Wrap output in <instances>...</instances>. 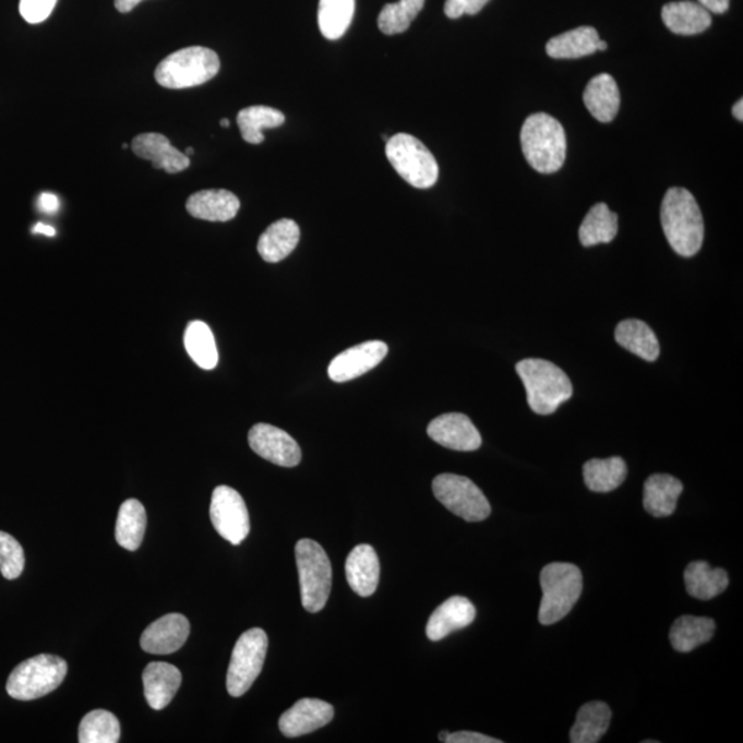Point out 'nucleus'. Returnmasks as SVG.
<instances>
[{
    "label": "nucleus",
    "instance_id": "37",
    "mask_svg": "<svg viewBox=\"0 0 743 743\" xmlns=\"http://www.w3.org/2000/svg\"><path fill=\"white\" fill-rule=\"evenodd\" d=\"M120 738L118 718L108 710H93L84 716L79 727L81 743H116Z\"/></svg>",
    "mask_w": 743,
    "mask_h": 743
},
{
    "label": "nucleus",
    "instance_id": "33",
    "mask_svg": "<svg viewBox=\"0 0 743 743\" xmlns=\"http://www.w3.org/2000/svg\"><path fill=\"white\" fill-rule=\"evenodd\" d=\"M619 233V216L610 211L604 203L595 204L582 226H579V241L584 247L608 244Z\"/></svg>",
    "mask_w": 743,
    "mask_h": 743
},
{
    "label": "nucleus",
    "instance_id": "36",
    "mask_svg": "<svg viewBox=\"0 0 743 743\" xmlns=\"http://www.w3.org/2000/svg\"><path fill=\"white\" fill-rule=\"evenodd\" d=\"M356 12V0H320L319 25L329 40L340 39L349 29Z\"/></svg>",
    "mask_w": 743,
    "mask_h": 743
},
{
    "label": "nucleus",
    "instance_id": "49",
    "mask_svg": "<svg viewBox=\"0 0 743 743\" xmlns=\"http://www.w3.org/2000/svg\"><path fill=\"white\" fill-rule=\"evenodd\" d=\"M447 738H450V732L442 731L441 734H440V741L441 742H447Z\"/></svg>",
    "mask_w": 743,
    "mask_h": 743
},
{
    "label": "nucleus",
    "instance_id": "10",
    "mask_svg": "<svg viewBox=\"0 0 743 743\" xmlns=\"http://www.w3.org/2000/svg\"><path fill=\"white\" fill-rule=\"evenodd\" d=\"M432 492L451 513L467 522H481L490 515V504L482 490L466 477L441 474L432 482Z\"/></svg>",
    "mask_w": 743,
    "mask_h": 743
},
{
    "label": "nucleus",
    "instance_id": "52",
    "mask_svg": "<svg viewBox=\"0 0 743 743\" xmlns=\"http://www.w3.org/2000/svg\"><path fill=\"white\" fill-rule=\"evenodd\" d=\"M121 147H123V149H128L129 145H128V144H123V145H121Z\"/></svg>",
    "mask_w": 743,
    "mask_h": 743
},
{
    "label": "nucleus",
    "instance_id": "12",
    "mask_svg": "<svg viewBox=\"0 0 743 743\" xmlns=\"http://www.w3.org/2000/svg\"><path fill=\"white\" fill-rule=\"evenodd\" d=\"M248 442L257 456L276 466L297 467L302 460V451L298 442L278 427L255 424L248 434Z\"/></svg>",
    "mask_w": 743,
    "mask_h": 743
},
{
    "label": "nucleus",
    "instance_id": "8",
    "mask_svg": "<svg viewBox=\"0 0 743 743\" xmlns=\"http://www.w3.org/2000/svg\"><path fill=\"white\" fill-rule=\"evenodd\" d=\"M386 156L394 170L414 188L434 187L440 167L423 142L409 134H397L386 142Z\"/></svg>",
    "mask_w": 743,
    "mask_h": 743
},
{
    "label": "nucleus",
    "instance_id": "46",
    "mask_svg": "<svg viewBox=\"0 0 743 743\" xmlns=\"http://www.w3.org/2000/svg\"><path fill=\"white\" fill-rule=\"evenodd\" d=\"M33 233L45 235L47 237H55L56 236V229L52 228V226H50V225L38 224V225H35V228L33 229Z\"/></svg>",
    "mask_w": 743,
    "mask_h": 743
},
{
    "label": "nucleus",
    "instance_id": "9",
    "mask_svg": "<svg viewBox=\"0 0 743 743\" xmlns=\"http://www.w3.org/2000/svg\"><path fill=\"white\" fill-rule=\"evenodd\" d=\"M268 639L266 632L252 628L237 640L226 678L231 697H242L260 676L265 663Z\"/></svg>",
    "mask_w": 743,
    "mask_h": 743
},
{
    "label": "nucleus",
    "instance_id": "45",
    "mask_svg": "<svg viewBox=\"0 0 743 743\" xmlns=\"http://www.w3.org/2000/svg\"><path fill=\"white\" fill-rule=\"evenodd\" d=\"M144 0H115V7L120 13H130L131 10H134Z\"/></svg>",
    "mask_w": 743,
    "mask_h": 743
},
{
    "label": "nucleus",
    "instance_id": "51",
    "mask_svg": "<svg viewBox=\"0 0 743 743\" xmlns=\"http://www.w3.org/2000/svg\"><path fill=\"white\" fill-rule=\"evenodd\" d=\"M193 153H194L193 147H188L187 152H184V155H187L189 157V156H192Z\"/></svg>",
    "mask_w": 743,
    "mask_h": 743
},
{
    "label": "nucleus",
    "instance_id": "43",
    "mask_svg": "<svg viewBox=\"0 0 743 743\" xmlns=\"http://www.w3.org/2000/svg\"><path fill=\"white\" fill-rule=\"evenodd\" d=\"M41 213L56 214L60 209V199L52 193H41L38 202Z\"/></svg>",
    "mask_w": 743,
    "mask_h": 743
},
{
    "label": "nucleus",
    "instance_id": "18",
    "mask_svg": "<svg viewBox=\"0 0 743 743\" xmlns=\"http://www.w3.org/2000/svg\"><path fill=\"white\" fill-rule=\"evenodd\" d=\"M131 147L136 156L149 160L157 170L178 173L191 166L189 157L172 146L167 136L161 134L147 133L135 136Z\"/></svg>",
    "mask_w": 743,
    "mask_h": 743
},
{
    "label": "nucleus",
    "instance_id": "23",
    "mask_svg": "<svg viewBox=\"0 0 743 743\" xmlns=\"http://www.w3.org/2000/svg\"><path fill=\"white\" fill-rule=\"evenodd\" d=\"M585 107L595 119L602 123H610L620 110V89L614 77L609 73L591 79L584 92Z\"/></svg>",
    "mask_w": 743,
    "mask_h": 743
},
{
    "label": "nucleus",
    "instance_id": "16",
    "mask_svg": "<svg viewBox=\"0 0 743 743\" xmlns=\"http://www.w3.org/2000/svg\"><path fill=\"white\" fill-rule=\"evenodd\" d=\"M191 624L182 614H167L147 626L141 636L142 650L149 655H171L184 645Z\"/></svg>",
    "mask_w": 743,
    "mask_h": 743
},
{
    "label": "nucleus",
    "instance_id": "14",
    "mask_svg": "<svg viewBox=\"0 0 743 743\" xmlns=\"http://www.w3.org/2000/svg\"><path fill=\"white\" fill-rule=\"evenodd\" d=\"M427 434L436 444L457 452H474L482 445V436L468 416L446 414L431 421Z\"/></svg>",
    "mask_w": 743,
    "mask_h": 743
},
{
    "label": "nucleus",
    "instance_id": "24",
    "mask_svg": "<svg viewBox=\"0 0 743 743\" xmlns=\"http://www.w3.org/2000/svg\"><path fill=\"white\" fill-rule=\"evenodd\" d=\"M300 229L292 219H280L272 224L257 241V252L263 261L277 263L286 260L298 247Z\"/></svg>",
    "mask_w": 743,
    "mask_h": 743
},
{
    "label": "nucleus",
    "instance_id": "28",
    "mask_svg": "<svg viewBox=\"0 0 743 743\" xmlns=\"http://www.w3.org/2000/svg\"><path fill=\"white\" fill-rule=\"evenodd\" d=\"M615 340L643 360L652 362L660 356V344L655 332L640 320L621 321L615 328Z\"/></svg>",
    "mask_w": 743,
    "mask_h": 743
},
{
    "label": "nucleus",
    "instance_id": "15",
    "mask_svg": "<svg viewBox=\"0 0 743 743\" xmlns=\"http://www.w3.org/2000/svg\"><path fill=\"white\" fill-rule=\"evenodd\" d=\"M334 716V706L325 700L304 698L284 711L278 726L287 738H298L323 729Z\"/></svg>",
    "mask_w": 743,
    "mask_h": 743
},
{
    "label": "nucleus",
    "instance_id": "47",
    "mask_svg": "<svg viewBox=\"0 0 743 743\" xmlns=\"http://www.w3.org/2000/svg\"><path fill=\"white\" fill-rule=\"evenodd\" d=\"M732 115H734V118L736 120H740V121L743 120V101H742V99H740V101H738L734 105V108H732Z\"/></svg>",
    "mask_w": 743,
    "mask_h": 743
},
{
    "label": "nucleus",
    "instance_id": "35",
    "mask_svg": "<svg viewBox=\"0 0 743 743\" xmlns=\"http://www.w3.org/2000/svg\"><path fill=\"white\" fill-rule=\"evenodd\" d=\"M183 344L189 357L197 367L211 371L218 365L219 355L213 331L203 321H192L188 324Z\"/></svg>",
    "mask_w": 743,
    "mask_h": 743
},
{
    "label": "nucleus",
    "instance_id": "6",
    "mask_svg": "<svg viewBox=\"0 0 743 743\" xmlns=\"http://www.w3.org/2000/svg\"><path fill=\"white\" fill-rule=\"evenodd\" d=\"M300 584V598L305 611L319 613L328 602L332 587V567L324 548L310 539L295 547Z\"/></svg>",
    "mask_w": 743,
    "mask_h": 743
},
{
    "label": "nucleus",
    "instance_id": "3",
    "mask_svg": "<svg viewBox=\"0 0 743 743\" xmlns=\"http://www.w3.org/2000/svg\"><path fill=\"white\" fill-rule=\"evenodd\" d=\"M516 372L524 382L529 407L537 415H551L572 398L571 379L555 363L528 358L516 363Z\"/></svg>",
    "mask_w": 743,
    "mask_h": 743
},
{
    "label": "nucleus",
    "instance_id": "4",
    "mask_svg": "<svg viewBox=\"0 0 743 743\" xmlns=\"http://www.w3.org/2000/svg\"><path fill=\"white\" fill-rule=\"evenodd\" d=\"M542 599L539 621L542 625L556 624L571 613L583 592V574L572 563L555 562L540 574Z\"/></svg>",
    "mask_w": 743,
    "mask_h": 743
},
{
    "label": "nucleus",
    "instance_id": "29",
    "mask_svg": "<svg viewBox=\"0 0 743 743\" xmlns=\"http://www.w3.org/2000/svg\"><path fill=\"white\" fill-rule=\"evenodd\" d=\"M716 631L715 621L708 616L682 615L674 621L669 640L674 650L690 652L708 643Z\"/></svg>",
    "mask_w": 743,
    "mask_h": 743
},
{
    "label": "nucleus",
    "instance_id": "27",
    "mask_svg": "<svg viewBox=\"0 0 743 743\" xmlns=\"http://www.w3.org/2000/svg\"><path fill=\"white\" fill-rule=\"evenodd\" d=\"M599 40L598 31L592 26H579L548 41L547 55L555 60H576L598 51Z\"/></svg>",
    "mask_w": 743,
    "mask_h": 743
},
{
    "label": "nucleus",
    "instance_id": "5",
    "mask_svg": "<svg viewBox=\"0 0 743 743\" xmlns=\"http://www.w3.org/2000/svg\"><path fill=\"white\" fill-rule=\"evenodd\" d=\"M218 55L207 47H187L172 52L156 68L155 77L160 86L171 89L202 86L218 75Z\"/></svg>",
    "mask_w": 743,
    "mask_h": 743
},
{
    "label": "nucleus",
    "instance_id": "30",
    "mask_svg": "<svg viewBox=\"0 0 743 743\" xmlns=\"http://www.w3.org/2000/svg\"><path fill=\"white\" fill-rule=\"evenodd\" d=\"M584 482L595 493L613 492L624 483L628 476V467L621 457H610L600 460L592 458L584 464Z\"/></svg>",
    "mask_w": 743,
    "mask_h": 743
},
{
    "label": "nucleus",
    "instance_id": "41",
    "mask_svg": "<svg viewBox=\"0 0 743 743\" xmlns=\"http://www.w3.org/2000/svg\"><path fill=\"white\" fill-rule=\"evenodd\" d=\"M489 0H446L445 14L447 17L456 20L463 15H476L487 7Z\"/></svg>",
    "mask_w": 743,
    "mask_h": 743
},
{
    "label": "nucleus",
    "instance_id": "40",
    "mask_svg": "<svg viewBox=\"0 0 743 743\" xmlns=\"http://www.w3.org/2000/svg\"><path fill=\"white\" fill-rule=\"evenodd\" d=\"M58 0H20V13L26 23L40 24L50 17Z\"/></svg>",
    "mask_w": 743,
    "mask_h": 743
},
{
    "label": "nucleus",
    "instance_id": "1",
    "mask_svg": "<svg viewBox=\"0 0 743 743\" xmlns=\"http://www.w3.org/2000/svg\"><path fill=\"white\" fill-rule=\"evenodd\" d=\"M661 224L676 254L684 257L698 254L704 242V218L697 200L687 189H669L661 204Z\"/></svg>",
    "mask_w": 743,
    "mask_h": 743
},
{
    "label": "nucleus",
    "instance_id": "19",
    "mask_svg": "<svg viewBox=\"0 0 743 743\" xmlns=\"http://www.w3.org/2000/svg\"><path fill=\"white\" fill-rule=\"evenodd\" d=\"M346 578L350 588L362 598L376 592L381 578V562L373 547L357 546L346 562Z\"/></svg>",
    "mask_w": 743,
    "mask_h": 743
},
{
    "label": "nucleus",
    "instance_id": "17",
    "mask_svg": "<svg viewBox=\"0 0 743 743\" xmlns=\"http://www.w3.org/2000/svg\"><path fill=\"white\" fill-rule=\"evenodd\" d=\"M477 610L470 600L464 597H453L439 606L431 614L426 626L427 637L431 642H440L453 632L467 628L476 620Z\"/></svg>",
    "mask_w": 743,
    "mask_h": 743
},
{
    "label": "nucleus",
    "instance_id": "20",
    "mask_svg": "<svg viewBox=\"0 0 743 743\" xmlns=\"http://www.w3.org/2000/svg\"><path fill=\"white\" fill-rule=\"evenodd\" d=\"M146 703L152 709L161 710L170 705L181 687L182 674L167 662H152L142 673Z\"/></svg>",
    "mask_w": 743,
    "mask_h": 743
},
{
    "label": "nucleus",
    "instance_id": "2",
    "mask_svg": "<svg viewBox=\"0 0 743 743\" xmlns=\"http://www.w3.org/2000/svg\"><path fill=\"white\" fill-rule=\"evenodd\" d=\"M522 151L536 171H560L566 160V134L563 125L547 113L529 116L520 131Z\"/></svg>",
    "mask_w": 743,
    "mask_h": 743
},
{
    "label": "nucleus",
    "instance_id": "22",
    "mask_svg": "<svg viewBox=\"0 0 743 743\" xmlns=\"http://www.w3.org/2000/svg\"><path fill=\"white\" fill-rule=\"evenodd\" d=\"M683 493V483L668 474H655L645 482L643 505L655 518H667L676 511L678 499Z\"/></svg>",
    "mask_w": 743,
    "mask_h": 743
},
{
    "label": "nucleus",
    "instance_id": "26",
    "mask_svg": "<svg viewBox=\"0 0 743 743\" xmlns=\"http://www.w3.org/2000/svg\"><path fill=\"white\" fill-rule=\"evenodd\" d=\"M684 583L690 597L710 600L723 594L730 582L724 568H711L708 562L697 561L687 566Z\"/></svg>",
    "mask_w": 743,
    "mask_h": 743
},
{
    "label": "nucleus",
    "instance_id": "48",
    "mask_svg": "<svg viewBox=\"0 0 743 743\" xmlns=\"http://www.w3.org/2000/svg\"><path fill=\"white\" fill-rule=\"evenodd\" d=\"M598 50H599V51L608 50V44H606V41H603L602 39H600V40H599V44H598Z\"/></svg>",
    "mask_w": 743,
    "mask_h": 743
},
{
    "label": "nucleus",
    "instance_id": "7",
    "mask_svg": "<svg viewBox=\"0 0 743 743\" xmlns=\"http://www.w3.org/2000/svg\"><path fill=\"white\" fill-rule=\"evenodd\" d=\"M68 666L62 658L40 655L21 662L8 679L10 697L34 700L55 692L67 676Z\"/></svg>",
    "mask_w": 743,
    "mask_h": 743
},
{
    "label": "nucleus",
    "instance_id": "13",
    "mask_svg": "<svg viewBox=\"0 0 743 743\" xmlns=\"http://www.w3.org/2000/svg\"><path fill=\"white\" fill-rule=\"evenodd\" d=\"M388 347L382 340H369L340 352L328 368L331 381L345 383L365 375L386 358Z\"/></svg>",
    "mask_w": 743,
    "mask_h": 743
},
{
    "label": "nucleus",
    "instance_id": "50",
    "mask_svg": "<svg viewBox=\"0 0 743 743\" xmlns=\"http://www.w3.org/2000/svg\"><path fill=\"white\" fill-rule=\"evenodd\" d=\"M220 125H223V128H229L230 121L228 119H223L220 120Z\"/></svg>",
    "mask_w": 743,
    "mask_h": 743
},
{
    "label": "nucleus",
    "instance_id": "32",
    "mask_svg": "<svg viewBox=\"0 0 743 743\" xmlns=\"http://www.w3.org/2000/svg\"><path fill=\"white\" fill-rule=\"evenodd\" d=\"M611 710L608 705L594 700L582 706L571 731L572 743H597L609 730Z\"/></svg>",
    "mask_w": 743,
    "mask_h": 743
},
{
    "label": "nucleus",
    "instance_id": "31",
    "mask_svg": "<svg viewBox=\"0 0 743 743\" xmlns=\"http://www.w3.org/2000/svg\"><path fill=\"white\" fill-rule=\"evenodd\" d=\"M146 511L139 500L130 499L121 504L116 520V541L128 551H136L146 531Z\"/></svg>",
    "mask_w": 743,
    "mask_h": 743
},
{
    "label": "nucleus",
    "instance_id": "21",
    "mask_svg": "<svg viewBox=\"0 0 743 743\" xmlns=\"http://www.w3.org/2000/svg\"><path fill=\"white\" fill-rule=\"evenodd\" d=\"M188 213L193 218L209 223H228L240 209V200L224 189H211L192 194L187 203Z\"/></svg>",
    "mask_w": 743,
    "mask_h": 743
},
{
    "label": "nucleus",
    "instance_id": "42",
    "mask_svg": "<svg viewBox=\"0 0 743 743\" xmlns=\"http://www.w3.org/2000/svg\"><path fill=\"white\" fill-rule=\"evenodd\" d=\"M447 742H450V743H502V741L495 740V738L479 734V732H471V731H460V732H455V734H450V738H447Z\"/></svg>",
    "mask_w": 743,
    "mask_h": 743
},
{
    "label": "nucleus",
    "instance_id": "11",
    "mask_svg": "<svg viewBox=\"0 0 743 743\" xmlns=\"http://www.w3.org/2000/svg\"><path fill=\"white\" fill-rule=\"evenodd\" d=\"M209 516L215 530L230 544L240 546L250 535V514L244 499L233 488L223 484L214 490Z\"/></svg>",
    "mask_w": 743,
    "mask_h": 743
},
{
    "label": "nucleus",
    "instance_id": "44",
    "mask_svg": "<svg viewBox=\"0 0 743 743\" xmlns=\"http://www.w3.org/2000/svg\"><path fill=\"white\" fill-rule=\"evenodd\" d=\"M709 13L723 14L730 8V0H697Z\"/></svg>",
    "mask_w": 743,
    "mask_h": 743
},
{
    "label": "nucleus",
    "instance_id": "38",
    "mask_svg": "<svg viewBox=\"0 0 743 743\" xmlns=\"http://www.w3.org/2000/svg\"><path fill=\"white\" fill-rule=\"evenodd\" d=\"M424 3L426 0H399V2L386 4L379 14V29L384 35L405 33L423 10Z\"/></svg>",
    "mask_w": 743,
    "mask_h": 743
},
{
    "label": "nucleus",
    "instance_id": "39",
    "mask_svg": "<svg viewBox=\"0 0 743 743\" xmlns=\"http://www.w3.org/2000/svg\"><path fill=\"white\" fill-rule=\"evenodd\" d=\"M25 567L23 547L7 531H0V573L7 579L21 576Z\"/></svg>",
    "mask_w": 743,
    "mask_h": 743
},
{
    "label": "nucleus",
    "instance_id": "25",
    "mask_svg": "<svg viewBox=\"0 0 743 743\" xmlns=\"http://www.w3.org/2000/svg\"><path fill=\"white\" fill-rule=\"evenodd\" d=\"M662 21L667 28L678 35H698L711 24V15L698 2H672L662 9Z\"/></svg>",
    "mask_w": 743,
    "mask_h": 743
},
{
    "label": "nucleus",
    "instance_id": "34",
    "mask_svg": "<svg viewBox=\"0 0 743 743\" xmlns=\"http://www.w3.org/2000/svg\"><path fill=\"white\" fill-rule=\"evenodd\" d=\"M284 123H286V116L280 110L263 107V105L241 109L237 115V124H239L242 139L252 145H260L265 141L263 130L277 129Z\"/></svg>",
    "mask_w": 743,
    "mask_h": 743
}]
</instances>
